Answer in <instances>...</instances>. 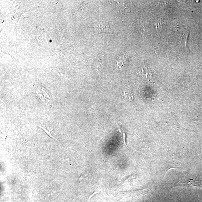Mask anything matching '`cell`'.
Returning a JSON list of instances; mask_svg holds the SVG:
<instances>
[{"instance_id": "cell-1", "label": "cell", "mask_w": 202, "mask_h": 202, "mask_svg": "<svg viewBox=\"0 0 202 202\" xmlns=\"http://www.w3.org/2000/svg\"><path fill=\"white\" fill-rule=\"evenodd\" d=\"M94 27L99 35H104L107 34H111L109 24L104 22H95Z\"/></svg>"}, {"instance_id": "cell-2", "label": "cell", "mask_w": 202, "mask_h": 202, "mask_svg": "<svg viewBox=\"0 0 202 202\" xmlns=\"http://www.w3.org/2000/svg\"><path fill=\"white\" fill-rule=\"evenodd\" d=\"M34 35L37 42L41 44H46L49 40L46 32L44 29L41 28L37 29L35 31Z\"/></svg>"}, {"instance_id": "cell-3", "label": "cell", "mask_w": 202, "mask_h": 202, "mask_svg": "<svg viewBox=\"0 0 202 202\" xmlns=\"http://www.w3.org/2000/svg\"><path fill=\"white\" fill-rule=\"evenodd\" d=\"M176 33L181 44L183 46H186L190 33L189 30L186 28L178 27L177 28Z\"/></svg>"}, {"instance_id": "cell-4", "label": "cell", "mask_w": 202, "mask_h": 202, "mask_svg": "<svg viewBox=\"0 0 202 202\" xmlns=\"http://www.w3.org/2000/svg\"><path fill=\"white\" fill-rule=\"evenodd\" d=\"M128 61L127 58L124 57H119L117 60V66L116 69L117 70H121Z\"/></svg>"}, {"instance_id": "cell-5", "label": "cell", "mask_w": 202, "mask_h": 202, "mask_svg": "<svg viewBox=\"0 0 202 202\" xmlns=\"http://www.w3.org/2000/svg\"><path fill=\"white\" fill-rule=\"evenodd\" d=\"M123 94L125 100L132 102L134 100V97L130 91H123Z\"/></svg>"}, {"instance_id": "cell-6", "label": "cell", "mask_w": 202, "mask_h": 202, "mask_svg": "<svg viewBox=\"0 0 202 202\" xmlns=\"http://www.w3.org/2000/svg\"><path fill=\"white\" fill-rule=\"evenodd\" d=\"M117 125L118 128L121 134L122 135L123 142H124L125 145V146H126L127 148H128V147H127V145L126 142L127 131L126 130H125V129L123 128V127L120 126L119 124H117Z\"/></svg>"}, {"instance_id": "cell-7", "label": "cell", "mask_w": 202, "mask_h": 202, "mask_svg": "<svg viewBox=\"0 0 202 202\" xmlns=\"http://www.w3.org/2000/svg\"><path fill=\"white\" fill-rule=\"evenodd\" d=\"M103 65L102 64V60L101 57L99 58L98 61L97 62V67L99 70H101L102 68Z\"/></svg>"}]
</instances>
